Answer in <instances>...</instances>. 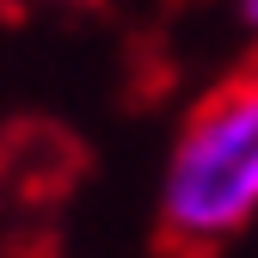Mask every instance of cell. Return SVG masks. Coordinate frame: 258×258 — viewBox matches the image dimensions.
Here are the masks:
<instances>
[{
	"mask_svg": "<svg viewBox=\"0 0 258 258\" xmlns=\"http://www.w3.org/2000/svg\"><path fill=\"white\" fill-rule=\"evenodd\" d=\"M258 209V61L184 117L160 197V258H209Z\"/></svg>",
	"mask_w": 258,
	"mask_h": 258,
	"instance_id": "obj_1",
	"label": "cell"
},
{
	"mask_svg": "<svg viewBox=\"0 0 258 258\" xmlns=\"http://www.w3.org/2000/svg\"><path fill=\"white\" fill-rule=\"evenodd\" d=\"M246 19H252V25H258V0H246Z\"/></svg>",
	"mask_w": 258,
	"mask_h": 258,
	"instance_id": "obj_2",
	"label": "cell"
}]
</instances>
